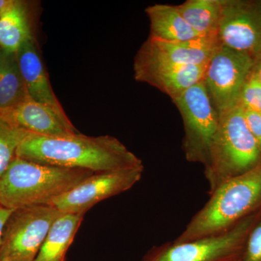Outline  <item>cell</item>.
I'll return each mask as SVG.
<instances>
[{
	"mask_svg": "<svg viewBox=\"0 0 261 261\" xmlns=\"http://www.w3.org/2000/svg\"><path fill=\"white\" fill-rule=\"evenodd\" d=\"M63 213L49 205L15 209L0 240V261H34L49 229Z\"/></svg>",
	"mask_w": 261,
	"mask_h": 261,
	"instance_id": "52a82bcc",
	"label": "cell"
},
{
	"mask_svg": "<svg viewBox=\"0 0 261 261\" xmlns=\"http://www.w3.org/2000/svg\"><path fill=\"white\" fill-rule=\"evenodd\" d=\"M224 0H187L177 5L187 23L201 37L217 36Z\"/></svg>",
	"mask_w": 261,
	"mask_h": 261,
	"instance_id": "ac0fdd59",
	"label": "cell"
},
{
	"mask_svg": "<svg viewBox=\"0 0 261 261\" xmlns=\"http://www.w3.org/2000/svg\"><path fill=\"white\" fill-rule=\"evenodd\" d=\"M221 46L217 36L181 42H163L149 37L137 51L135 61L164 65L205 64Z\"/></svg>",
	"mask_w": 261,
	"mask_h": 261,
	"instance_id": "8fae6325",
	"label": "cell"
},
{
	"mask_svg": "<svg viewBox=\"0 0 261 261\" xmlns=\"http://www.w3.org/2000/svg\"><path fill=\"white\" fill-rule=\"evenodd\" d=\"M240 261H261V216L247 235Z\"/></svg>",
	"mask_w": 261,
	"mask_h": 261,
	"instance_id": "7402d4cb",
	"label": "cell"
},
{
	"mask_svg": "<svg viewBox=\"0 0 261 261\" xmlns=\"http://www.w3.org/2000/svg\"><path fill=\"white\" fill-rule=\"evenodd\" d=\"M252 70L261 82V51L255 57V64H254Z\"/></svg>",
	"mask_w": 261,
	"mask_h": 261,
	"instance_id": "d4e9b609",
	"label": "cell"
},
{
	"mask_svg": "<svg viewBox=\"0 0 261 261\" xmlns=\"http://www.w3.org/2000/svg\"><path fill=\"white\" fill-rule=\"evenodd\" d=\"M16 157L58 167L82 168L94 173L143 166L142 160L116 137H91L81 132L62 137L30 133L19 146Z\"/></svg>",
	"mask_w": 261,
	"mask_h": 261,
	"instance_id": "6da1fadb",
	"label": "cell"
},
{
	"mask_svg": "<svg viewBox=\"0 0 261 261\" xmlns=\"http://www.w3.org/2000/svg\"><path fill=\"white\" fill-rule=\"evenodd\" d=\"M145 13L149 20V38L163 42H181L200 37L187 23L177 5L154 4Z\"/></svg>",
	"mask_w": 261,
	"mask_h": 261,
	"instance_id": "9a60e30c",
	"label": "cell"
},
{
	"mask_svg": "<svg viewBox=\"0 0 261 261\" xmlns=\"http://www.w3.org/2000/svg\"><path fill=\"white\" fill-rule=\"evenodd\" d=\"M14 210L5 208V207L0 206V240H1L2 233H3V228L7 220Z\"/></svg>",
	"mask_w": 261,
	"mask_h": 261,
	"instance_id": "cb8c5ba5",
	"label": "cell"
},
{
	"mask_svg": "<svg viewBox=\"0 0 261 261\" xmlns=\"http://www.w3.org/2000/svg\"><path fill=\"white\" fill-rule=\"evenodd\" d=\"M0 118L31 134L62 137L80 133L73 123L62 119L54 111L29 96L10 109L0 110Z\"/></svg>",
	"mask_w": 261,
	"mask_h": 261,
	"instance_id": "4fadbf2b",
	"label": "cell"
},
{
	"mask_svg": "<svg viewBox=\"0 0 261 261\" xmlns=\"http://www.w3.org/2000/svg\"><path fill=\"white\" fill-rule=\"evenodd\" d=\"M255 58L221 46L206 68L203 82L212 104L220 115L238 104L239 97L255 64Z\"/></svg>",
	"mask_w": 261,
	"mask_h": 261,
	"instance_id": "ba28073f",
	"label": "cell"
},
{
	"mask_svg": "<svg viewBox=\"0 0 261 261\" xmlns=\"http://www.w3.org/2000/svg\"><path fill=\"white\" fill-rule=\"evenodd\" d=\"M261 216H249L224 233L186 242H168L152 247L142 261H235L243 254L247 235Z\"/></svg>",
	"mask_w": 261,
	"mask_h": 261,
	"instance_id": "5b68a950",
	"label": "cell"
},
{
	"mask_svg": "<svg viewBox=\"0 0 261 261\" xmlns=\"http://www.w3.org/2000/svg\"><path fill=\"white\" fill-rule=\"evenodd\" d=\"M254 3H255V6L257 7V9H259L261 11V0H253Z\"/></svg>",
	"mask_w": 261,
	"mask_h": 261,
	"instance_id": "4316f807",
	"label": "cell"
},
{
	"mask_svg": "<svg viewBox=\"0 0 261 261\" xmlns=\"http://www.w3.org/2000/svg\"><path fill=\"white\" fill-rule=\"evenodd\" d=\"M240 258H241V257H240ZM240 258L238 259V260H235V261H240Z\"/></svg>",
	"mask_w": 261,
	"mask_h": 261,
	"instance_id": "83f0119b",
	"label": "cell"
},
{
	"mask_svg": "<svg viewBox=\"0 0 261 261\" xmlns=\"http://www.w3.org/2000/svg\"><path fill=\"white\" fill-rule=\"evenodd\" d=\"M217 37L221 46L255 58L261 51V11L253 0H224Z\"/></svg>",
	"mask_w": 261,
	"mask_h": 261,
	"instance_id": "30bf717a",
	"label": "cell"
},
{
	"mask_svg": "<svg viewBox=\"0 0 261 261\" xmlns=\"http://www.w3.org/2000/svg\"><path fill=\"white\" fill-rule=\"evenodd\" d=\"M243 114L247 126L256 141L261 152V113L243 108Z\"/></svg>",
	"mask_w": 261,
	"mask_h": 261,
	"instance_id": "603a6c76",
	"label": "cell"
},
{
	"mask_svg": "<svg viewBox=\"0 0 261 261\" xmlns=\"http://www.w3.org/2000/svg\"><path fill=\"white\" fill-rule=\"evenodd\" d=\"M32 37L27 6L23 2L13 0L0 15V48L7 53L16 54Z\"/></svg>",
	"mask_w": 261,
	"mask_h": 261,
	"instance_id": "e0dca14e",
	"label": "cell"
},
{
	"mask_svg": "<svg viewBox=\"0 0 261 261\" xmlns=\"http://www.w3.org/2000/svg\"><path fill=\"white\" fill-rule=\"evenodd\" d=\"M145 166L95 173L49 205L63 214L84 215L98 202L128 191L142 178Z\"/></svg>",
	"mask_w": 261,
	"mask_h": 261,
	"instance_id": "9c48e42d",
	"label": "cell"
},
{
	"mask_svg": "<svg viewBox=\"0 0 261 261\" xmlns=\"http://www.w3.org/2000/svg\"><path fill=\"white\" fill-rule=\"evenodd\" d=\"M238 104L245 109L261 113V82L252 70L239 97Z\"/></svg>",
	"mask_w": 261,
	"mask_h": 261,
	"instance_id": "44dd1931",
	"label": "cell"
},
{
	"mask_svg": "<svg viewBox=\"0 0 261 261\" xmlns=\"http://www.w3.org/2000/svg\"><path fill=\"white\" fill-rule=\"evenodd\" d=\"M84 215L63 214L55 221L34 261H65Z\"/></svg>",
	"mask_w": 261,
	"mask_h": 261,
	"instance_id": "2e32d148",
	"label": "cell"
},
{
	"mask_svg": "<svg viewBox=\"0 0 261 261\" xmlns=\"http://www.w3.org/2000/svg\"><path fill=\"white\" fill-rule=\"evenodd\" d=\"M261 211V163L228 180L192 217L176 241L186 242L224 233Z\"/></svg>",
	"mask_w": 261,
	"mask_h": 261,
	"instance_id": "7a4b0ae2",
	"label": "cell"
},
{
	"mask_svg": "<svg viewBox=\"0 0 261 261\" xmlns=\"http://www.w3.org/2000/svg\"><path fill=\"white\" fill-rule=\"evenodd\" d=\"M184 124L182 149L187 161L205 167L217 130L220 116L211 102L203 81L173 99Z\"/></svg>",
	"mask_w": 261,
	"mask_h": 261,
	"instance_id": "8992f818",
	"label": "cell"
},
{
	"mask_svg": "<svg viewBox=\"0 0 261 261\" xmlns=\"http://www.w3.org/2000/svg\"><path fill=\"white\" fill-rule=\"evenodd\" d=\"M29 134L0 118V176L16 157L17 149Z\"/></svg>",
	"mask_w": 261,
	"mask_h": 261,
	"instance_id": "ffe728a7",
	"label": "cell"
},
{
	"mask_svg": "<svg viewBox=\"0 0 261 261\" xmlns=\"http://www.w3.org/2000/svg\"><path fill=\"white\" fill-rule=\"evenodd\" d=\"M94 173L82 168L58 167L15 157L0 176V206L15 210L49 205Z\"/></svg>",
	"mask_w": 261,
	"mask_h": 261,
	"instance_id": "3957f363",
	"label": "cell"
},
{
	"mask_svg": "<svg viewBox=\"0 0 261 261\" xmlns=\"http://www.w3.org/2000/svg\"><path fill=\"white\" fill-rule=\"evenodd\" d=\"M13 0H0V15L11 4Z\"/></svg>",
	"mask_w": 261,
	"mask_h": 261,
	"instance_id": "484cf974",
	"label": "cell"
},
{
	"mask_svg": "<svg viewBox=\"0 0 261 261\" xmlns=\"http://www.w3.org/2000/svg\"><path fill=\"white\" fill-rule=\"evenodd\" d=\"M29 96L16 54L0 48V110L15 107Z\"/></svg>",
	"mask_w": 261,
	"mask_h": 261,
	"instance_id": "d6986e66",
	"label": "cell"
},
{
	"mask_svg": "<svg viewBox=\"0 0 261 261\" xmlns=\"http://www.w3.org/2000/svg\"><path fill=\"white\" fill-rule=\"evenodd\" d=\"M209 63V62H208ZM178 65L134 61L136 81L152 86L167 94L171 100L202 82L207 64Z\"/></svg>",
	"mask_w": 261,
	"mask_h": 261,
	"instance_id": "7c38bea8",
	"label": "cell"
},
{
	"mask_svg": "<svg viewBox=\"0 0 261 261\" xmlns=\"http://www.w3.org/2000/svg\"><path fill=\"white\" fill-rule=\"evenodd\" d=\"M16 57L29 95L51 108L65 121L71 123L53 91L34 37L20 47Z\"/></svg>",
	"mask_w": 261,
	"mask_h": 261,
	"instance_id": "5bb4252c",
	"label": "cell"
},
{
	"mask_svg": "<svg viewBox=\"0 0 261 261\" xmlns=\"http://www.w3.org/2000/svg\"><path fill=\"white\" fill-rule=\"evenodd\" d=\"M261 152L247 126L243 108L238 104L220 115L219 129L204 173L209 195L224 182L256 167Z\"/></svg>",
	"mask_w": 261,
	"mask_h": 261,
	"instance_id": "277c9868",
	"label": "cell"
}]
</instances>
